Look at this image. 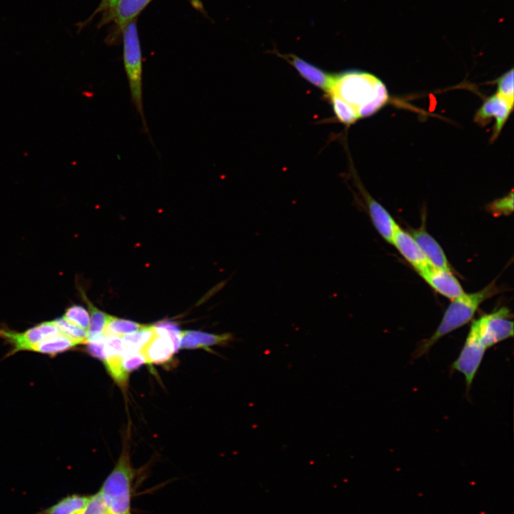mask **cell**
Wrapping results in <instances>:
<instances>
[{"mask_svg":"<svg viewBox=\"0 0 514 514\" xmlns=\"http://www.w3.org/2000/svg\"><path fill=\"white\" fill-rule=\"evenodd\" d=\"M485 351L476 338L468 333L458 358L452 365L453 370L463 375L468 389L473 383Z\"/></svg>","mask_w":514,"mask_h":514,"instance_id":"8992f818","label":"cell"},{"mask_svg":"<svg viewBox=\"0 0 514 514\" xmlns=\"http://www.w3.org/2000/svg\"><path fill=\"white\" fill-rule=\"evenodd\" d=\"M79 514H110V513L98 491L90 495L86 505Z\"/></svg>","mask_w":514,"mask_h":514,"instance_id":"83f0119b","label":"cell"},{"mask_svg":"<svg viewBox=\"0 0 514 514\" xmlns=\"http://www.w3.org/2000/svg\"><path fill=\"white\" fill-rule=\"evenodd\" d=\"M122 361L124 368L128 373L146 363L143 355L140 351L124 353Z\"/></svg>","mask_w":514,"mask_h":514,"instance_id":"f546056e","label":"cell"},{"mask_svg":"<svg viewBox=\"0 0 514 514\" xmlns=\"http://www.w3.org/2000/svg\"><path fill=\"white\" fill-rule=\"evenodd\" d=\"M117 0H101L94 13L84 21L78 23L76 26L80 30L85 27L99 14H103L114 7Z\"/></svg>","mask_w":514,"mask_h":514,"instance_id":"d6a6232c","label":"cell"},{"mask_svg":"<svg viewBox=\"0 0 514 514\" xmlns=\"http://www.w3.org/2000/svg\"><path fill=\"white\" fill-rule=\"evenodd\" d=\"M419 275L436 292L450 300L460 297L465 293L452 271L429 266Z\"/></svg>","mask_w":514,"mask_h":514,"instance_id":"7c38bea8","label":"cell"},{"mask_svg":"<svg viewBox=\"0 0 514 514\" xmlns=\"http://www.w3.org/2000/svg\"><path fill=\"white\" fill-rule=\"evenodd\" d=\"M69 322L88 330L89 326V313L81 306L72 305L69 307L63 316Z\"/></svg>","mask_w":514,"mask_h":514,"instance_id":"d4e9b609","label":"cell"},{"mask_svg":"<svg viewBox=\"0 0 514 514\" xmlns=\"http://www.w3.org/2000/svg\"><path fill=\"white\" fill-rule=\"evenodd\" d=\"M513 316L508 308H500L473 321L469 333L488 350L513 336Z\"/></svg>","mask_w":514,"mask_h":514,"instance_id":"5b68a950","label":"cell"},{"mask_svg":"<svg viewBox=\"0 0 514 514\" xmlns=\"http://www.w3.org/2000/svg\"><path fill=\"white\" fill-rule=\"evenodd\" d=\"M497 94L506 100L510 104L514 102L513 69L502 75L497 80Z\"/></svg>","mask_w":514,"mask_h":514,"instance_id":"484cf974","label":"cell"},{"mask_svg":"<svg viewBox=\"0 0 514 514\" xmlns=\"http://www.w3.org/2000/svg\"><path fill=\"white\" fill-rule=\"evenodd\" d=\"M487 209L495 216H508L513 211V193L491 202Z\"/></svg>","mask_w":514,"mask_h":514,"instance_id":"4316f807","label":"cell"},{"mask_svg":"<svg viewBox=\"0 0 514 514\" xmlns=\"http://www.w3.org/2000/svg\"><path fill=\"white\" fill-rule=\"evenodd\" d=\"M122 358L123 356L107 357L103 363L116 383L121 388H125L128 383L129 373L124 368Z\"/></svg>","mask_w":514,"mask_h":514,"instance_id":"603a6c76","label":"cell"},{"mask_svg":"<svg viewBox=\"0 0 514 514\" xmlns=\"http://www.w3.org/2000/svg\"><path fill=\"white\" fill-rule=\"evenodd\" d=\"M60 332L71 338L79 345L86 343L87 340V330L83 329L66 321L64 317L54 321Z\"/></svg>","mask_w":514,"mask_h":514,"instance_id":"cb8c5ba5","label":"cell"},{"mask_svg":"<svg viewBox=\"0 0 514 514\" xmlns=\"http://www.w3.org/2000/svg\"><path fill=\"white\" fill-rule=\"evenodd\" d=\"M328 97L336 118L340 122L349 126L359 119L356 111L338 96L331 94L328 95Z\"/></svg>","mask_w":514,"mask_h":514,"instance_id":"7402d4cb","label":"cell"},{"mask_svg":"<svg viewBox=\"0 0 514 514\" xmlns=\"http://www.w3.org/2000/svg\"><path fill=\"white\" fill-rule=\"evenodd\" d=\"M104 338L105 336L86 343V351L92 357L103 362L106 358L104 349Z\"/></svg>","mask_w":514,"mask_h":514,"instance_id":"4dcf8cb0","label":"cell"},{"mask_svg":"<svg viewBox=\"0 0 514 514\" xmlns=\"http://www.w3.org/2000/svg\"><path fill=\"white\" fill-rule=\"evenodd\" d=\"M89 497L78 494L68 495L36 514H79L86 505Z\"/></svg>","mask_w":514,"mask_h":514,"instance_id":"ac0fdd59","label":"cell"},{"mask_svg":"<svg viewBox=\"0 0 514 514\" xmlns=\"http://www.w3.org/2000/svg\"><path fill=\"white\" fill-rule=\"evenodd\" d=\"M143 326L133 321L109 316L103 333L105 336L123 337L139 330Z\"/></svg>","mask_w":514,"mask_h":514,"instance_id":"44dd1931","label":"cell"},{"mask_svg":"<svg viewBox=\"0 0 514 514\" xmlns=\"http://www.w3.org/2000/svg\"><path fill=\"white\" fill-rule=\"evenodd\" d=\"M123 59L128 79L132 102L138 113L145 131L148 128L143 106V57L138 33L136 19L130 21L121 31Z\"/></svg>","mask_w":514,"mask_h":514,"instance_id":"277c9868","label":"cell"},{"mask_svg":"<svg viewBox=\"0 0 514 514\" xmlns=\"http://www.w3.org/2000/svg\"><path fill=\"white\" fill-rule=\"evenodd\" d=\"M104 349L106 358L114 356H123L124 348L122 337L105 336Z\"/></svg>","mask_w":514,"mask_h":514,"instance_id":"f1b7e54d","label":"cell"},{"mask_svg":"<svg viewBox=\"0 0 514 514\" xmlns=\"http://www.w3.org/2000/svg\"><path fill=\"white\" fill-rule=\"evenodd\" d=\"M77 345H79L77 343L60 333L35 344L31 347L30 351H35L49 355L50 357H54L58 354L75 348Z\"/></svg>","mask_w":514,"mask_h":514,"instance_id":"e0dca14e","label":"cell"},{"mask_svg":"<svg viewBox=\"0 0 514 514\" xmlns=\"http://www.w3.org/2000/svg\"><path fill=\"white\" fill-rule=\"evenodd\" d=\"M271 52L290 64L307 81L323 90L328 95L334 79V75L328 74L315 65L293 54H281L274 49Z\"/></svg>","mask_w":514,"mask_h":514,"instance_id":"9c48e42d","label":"cell"},{"mask_svg":"<svg viewBox=\"0 0 514 514\" xmlns=\"http://www.w3.org/2000/svg\"><path fill=\"white\" fill-rule=\"evenodd\" d=\"M498 291L497 286L491 283L479 291L464 293L460 297L451 300L438 328L430 338L420 344L413 354L414 358L425 354L444 336L467 324L472 320L480 305Z\"/></svg>","mask_w":514,"mask_h":514,"instance_id":"7a4b0ae2","label":"cell"},{"mask_svg":"<svg viewBox=\"0 0 514 514\" xmlns=\"http://www.w3.org/2000/svg\"><path fill=\"white\" fill-rule=\"evenodd\" d=\"M390 243L394 245L402 256L418 273L430 266L411 234L399 226L394 233Z\"/></svg>","mask_w":514,"mask_h":514,"instance_id":"4fadbf2b","label":"cell"},{"mask_svg":"<svg viewBox=\"0 0 514 514\" xmlns=\"http://www.w3.org/2000/svg\"><path fill=\"white\" fill-rule=\"evenodd\" d=\"M351 106L359 119L375 114L388 100L385 84L375 76L360 71H346L334 75L331 91Z\"/></svg>","mask_w":514,"mask_h":514,"instance_id":"6da1fadb","label":"cell"},{"mask_svg":"<svg viewBox=\"0 0 514 514\" xmlns=\"http://www.w3.org/2000/svg\"><path fill=\"white\" fill-rule=\"evenodd\" d=\"M154 333V326L144 325L139 330L123 336L124 353L140 351Z\"/></svg>","mask_w":514,"mask_h":514,"instance_id":"d6986e66","label":"cell"},{"mask_svg":"<svg viewBox=\"0 0 514 514\" xmlns=\"http://www.w3.org/2000/svg\"><path fill=\"white\" fill-rule=\"evenodd\" d=\"M136 473L131 462L128 446L126 444L113 470L99 490L110 514H131Z\"/></svg>","mask_w":514,"mask_h":514,"instance_id":"3957f363","label":"cell"},{"mask_svg":"<svg viewBox=\"0 0 514 514\" xmlns=\"http://www.w3.org/2000/svg\"><path fill=\"white\" fill-rule=\"evenodd\" d=\"M427 261L433 267L452 271L449 261L440 245L423 228L410 231Z\"/></svg>","mask_w":514,"mask_h":514,"instance_id":"5bb4252c","label":"cell"},{"mask_svg":"<svg viewBox=\"0 0 514 514\" xmlns=\"http://www.w3.org/2000/svg\"><path fill=\"white\" fill-rule=\"evenodd\" d=\"M154 326L156 327L162 328L166 331L173 343L175 351L176 352H177L180 348L181 333L178 326L173 322L168 321L158 322Z\"/></svg>","mask_w":514,"mask_h":514,"instance_id":"1f68e13d","label":"cell"},{"mask_svg":"<svg viewBox=\"0 0 514 514\" xmlns=\"http://www.w3.org/2000/svg\"><path fill=\"white\" fill-rule=\"evenodd\" d=\"M231 333H210L198 331H184L181 333L180 348L208 349L214 346H226L233 341Z\"/></svg>","mask_w":514,"mask_h":514,"instance_id":"2e32d148","label":"cell"},{"mask_svg":"<svg viewBox=\"0 0 514 514\" xmlns=\"http://www.w3.org/2000/svg\"><path fill=\"white\" fill-rule=\"evenodd\" d=\"M151 1L117 0L112 9L102 14L98 27L114 23L117 31L121 32L126 25L136 19L138 14Z\"/></svg>","mask_w":514,"mask_h":514,"instance_id":"ba28073f","label":"cell"},{"mask_svg":"<svg viewBox=\"0 0 514 514\" xmlns=\"http://www.w3.org/2000/svg\"><path fill=\"white\" fill-rule=\"evenodd\" d=\"M154 327V335L140 352L143 355L146 363L165 365L172 360L176 352L166 331L160 327Z\"/></svg>","mask_w":514,"mask_h":514,"instance_id":"8fae6325","label":"cell"},{"mask_svg":"<svg viewBox=\"0 0 514 514\" xmlns=\"http://www.w3.org/2000/svg\"><path fill=\"white\" fill-rule=\"evenodd\" d=\"M82 296L86 301L89 311L91 316L89 320V326L87 330V341H93L97 338L99 336L103 335L104 329L108 320L109 316L106 313L99 310L89 300L86 298L85 294L81 291Z\"/></svg>","mask_w":514,"mask_h":514,"instance_id":"ffe728a7","label":"cell"},{"mask_svg":"<svg viewBox=\"0 0 514 514\" xmlns=\"http://www.w3.org/2000/svg\"><path fill=\"white\" fill-rule=\"evenodd\" d=\"M0 337L12 346L7 356L21 351H30L33 346L47 338L40 324L22 333L0 328Z\"/></svg>","mask_w":514,"mask_h":514,"instance_id":"9a60e30c","label":"cell"},{"mask_svg":"<svg viewBox=\"0 0 514 514\" xmlns=\"http://www.w3.org/2000/svg\"><path fill=\"white\" fill-rule=\"evenodd\" d=\"M362 195L371 219L378 233L388 243H391L394 233L398 226L389 212L364 188L359 181H356Z\"/></svg>","mask_w":514,"mask_h":514,"instance_id":"30bf717a","label":"cell"},{"mask_svg":"<svg viewBox=\"0 0 514 514\" xmlns=\"http://www.w3.org/2000/svg\"><path fill=\"white\" fill-rule=\"evenodd\" d=\"M513 108V105L495 94L485 99L477 111L474 121L480 126H485L490 122L491 118H495V124L492 136V140H494L500 133Z\"/></svg>","mask_w":514,"mask_h":514,"instance_id":"52a82bcc","label":"cell"}]
</instances>
